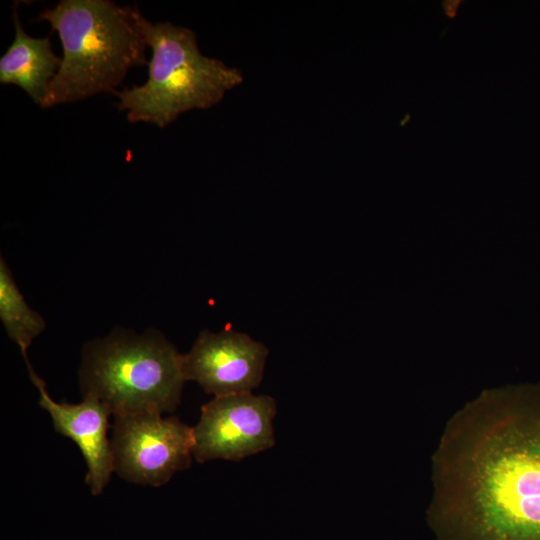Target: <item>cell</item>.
<instances>
[{
    "label": "cell",
    "mask_w": 540,
    "mask_h": 540,
    "mask_svg": "<svg viewBox=\"0 0 540 540\" xmlns=\"http://www.w3.org/2000/svg\"><path fill=\"white\" fill-rule=\"evenodd\" d=\"M12 18L15 36L0 58V82L20 87L34 103L41 106L61 66L62 58L54 53L50 37L35 38L24 31L17 4Z\"/></svg>",
    "instance_id": "obj_9"
},
{
    "label": "cell",
    "mask_w": 540,
    "mask_h": 540,
    "mask_svg": "<svg viewBox=\"0 0 540 540\" xmlns=\"http://www.w3.org/2000/svg\"><path fill=\"white\" fill-rule=\"evenodd\" d=\"M110 442L114 472L141 485L165 484L193 457V427L160 413L114 416Z\"/></svg>",
    "instance_id": "obj_5"
},
{
    "label": "cell",
    "mask_w": 540,
    "mask_h": 540,
    "mask_svg": "<svg viewBox=\"0 0 540 540\" xmlns=\"http://www.w3.org/2000/svg\"><path fill=\"white\" fill-rule=\"evenodd\" d=\"M483 427L456 463L454 491L496 540H540V396Z\"/></svg>",
    "instance_id": "obj_1"
},
{
    "label": "cell",
    "mask_w": 540,
    "mask_h": 540,
    "mask_svg": "<svg viewBox=\"0 0 540 540\" xmlns=\"http://www.w3.org/2000/svg\"><path fill=\"white\" fill-rule=\"evenodd\" d=\"M152 56L148 79L138 86L116 90L117 107L130 123H149L165 128L182 113L208 109L243 81L238 68L203 55L196 34L170 22L152 23L137 15Z\"/></svg>",
    "instance_id": "obj_3"
},
{
    "label": "cell",
    "mask_w": 540,
    "mask_h": 540,
    "mask_svg": "<svg viewBox=\"0 0 540 540\" xmlns=\"http://www.w3.org/2000/svg\"><path fill=\"white\" fill-rule=\"evenodd\" d=\"M183 354L160 332L115 329L83 348V397L101 401L112 415L172 413L183 385Z\"/></svg>",
    "instance_id": "obj_4"
},
{
    "label": "cell",
    "mask_w": 540,
    "mask_h": 540,
    "mask_svg": "<svg viewBox=\"0 0 540 540\" xmlns=\"http://www.w3.org/2000/svg\"><path fill=\"white\" fill-rule=\"evenodd\" d=\"M268 353L245 333L203 330L183 354L184 377L214 397L251 393L262 381Z\"/></svg>",
    "instance_id": "obj_7"
},
{
    "label": "cell",
    "mask_w": 540,
    "mask_h": 540,
    "mask_svg": "<svg viewBox=\"0 0 540 540\" xmlns=\"http://www.w3.org/2000/svg\"><path fill=\"white\" fill-rule=\"evenodd\" d=\"M0 319L9 338L20 348L26 365L30 364L28 348L46 324L43 317L27 304L3 257L0 259Z\"/></svg>",
    "instance_id": "obj_10"
},
{
    "label": "cell",
    "mask_w": 540,
    "mask_h": 540,
    "mask_svg": "<svg viewBox=\"0 0 540 540\" xmlns=\"http://www.w3.org/2000/svg\"><path fill=\"white\" fill-rule=\"evenodd\" d=\"M458 3H460V1L444 2V11L448 17L453 18L456 16L457 8L459 6Z\"/></svg>",
    "instance_id": "obj_11"
},
{
    "label": "cell",
    "mask_w": 540,
    "mask_h": 540,
    "mask_svg": "<svg viewBox=\"0 0 540 540\" xmlns=\"http://www.w3.org/2000/svg\"><path fill=\"white\" fill-rule=\"evenodd\" d=\"M276 413V401L269 395L251 392L214 397L202 406L193 427V457L199 463L240 461L273 447Z\"/></svg>",
    "instance_id": "obj_6"
},
{
    "label": "cell",
    "mask_w": 540,
    "mask_h": 540,
    "mask_svg": "<svg viewBox=\"0 0 540 540\" xmlns=\"http://www.w3.org/2000/svg\"><path fill=\"white\" fill-rule=\"evenodd\" d=\"M31 381L38 389L39 405L45 409L56 432L70 438L79 447L87 464L86 484L93 495H100L114 472L110 439L107 437L110 410L93 397L78 404L58 403L46 390V384L27 366Z\"/></svg>",
    "instance_id": "obj_8"
},
{
    "label": "cell",
    "mask_w": 540,
    "mask_h": 540,
    "mask_svg": "<svg viewBox=\"0 0 540 540\" xmlns=\"http://www.w3.org/2000/svg\"><path fill=\"white\" fill-rule=\"evenodd\" d=\"M138 12L110 0H61L40 12L38 20L51 24L63 47L41 107L114 93L131 68L148 65Z\"/></svg>",
    "instance_id": "obj_2"
}]
</instances>
